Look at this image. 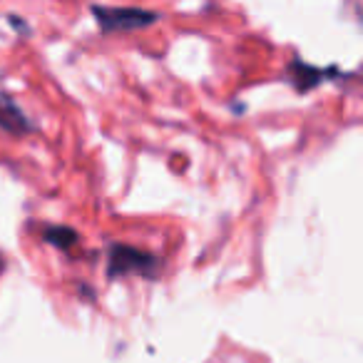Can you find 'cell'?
I'll return each mask as SVG.
<instances>
[{"instance_id": "obj_1", "label": "cell", "mask_w": 363, "mask_h": 363, "mask_svg": "<svg viewBox=\"0 0 363 363\" xmlns=\"http://www.w3.org/2000/svg\"><path fill=\"white\" fill-rule=\"evenodd\" d=\"M162 272V259L145 252L132 244H112L107 249V279L120 277H140V279H157Z\"/></svg>"}, {"instance_id": "obj_2", "label": "cell", "mask_w": 363, "mask_h": 363, "mask_svg": "<svg viewBox=\"0 0 363 363\" xmlns=\"http://www.w3.org/2000/svg\"><path fill=\"white\" fill-rule=\"evenodd\" d=\"M92 16L97 18V26L102 33L112 35V33H130L150 28L160 21V16L145 8H102L92 6Z\"/></svg>"}, {"instance_id": "obj_5", "label": "cell", "mask_w": 363, "mask_h": 363, "mask_svg": "<svg viewBox=\"0 0 363 363\" xmlns=\"http://www.w3.org/2000/svg\"><path fill=\"white\" fill-rule=\"evenodd\" d=\"M43 239H45L50 247L60 249V252H70V249L80 242V234H77L75 229L65 227V224H50V227H45V232H43Z\"/></svg>"}, {"instance_id": "obj_3", "label": "cell", "mask_w": 363, "mask_h": 363, "mask_svg": "<svg viewBox=\"0 0 363 363\" xmlns=\"http://www.w3.org/2000/svg\"><path fill=\"white\" fill-rule=\"evenodd\" d=\"M0 130L11 132L16 137H23L28 132H33V122L28 120V115L21 110V105L11 100L8 95H0Z\"/></svg>"}, {"instance_id": "obj_4", "label": "cell", "mask_w": 363, "mask_h": 363, "mask_svg": "<svg viewBox=\"0 0 363 363\" xmlns=\"http://www.w3.org/2000/svg\"><path fill=\"white\" fill-rule=\"evenodd\" d=\"M289 75H291V82L298 92H308L311 87H316L318 82L323 80L326 72H323L321 67H311V65H306V62L296 60L289 67Z\"/></svg>"}]
</instances>
